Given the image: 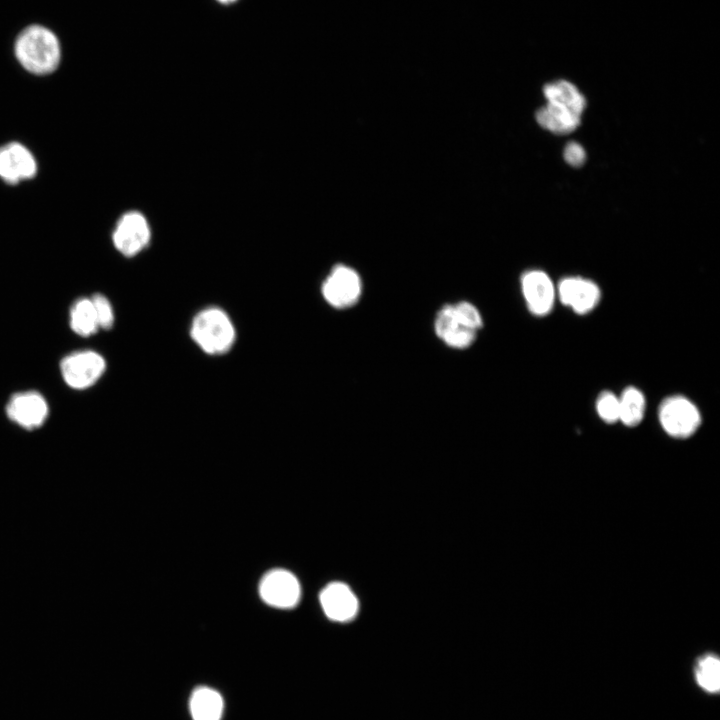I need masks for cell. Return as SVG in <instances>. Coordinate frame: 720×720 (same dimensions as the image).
<instances>
[{
	"mask_svg": "<svg viewBox=\"0 0 720 720\" xmlns=\"http://www.w3.org/2000/svg\"><path fill=\"white\" fill-rule=\"evenodd\" d=\"M482 327L483 319L479 310L466 301L443 306L434 321L437 337L455 349L471 346Z\"/></svg>",
	"mask_w": 720,
	"mask_h": 720,
	"instance_id": "6da1fadb",
	"label": "cell"
},
{
	"mask_svg": "<svg viewBox=\"0 0 720 720\" xmlns=\"http://www.w3.org/2000/svg\"><path fill=\"white\" fill-rule=\"evenodd\" d=\"M15 54L29 72L45 75L53 72L60 61V46L47 28L33 25L22 31L15 43Z\"/></svg>",
	"mask_w": 720,
	"mask_h": 720,
	"instance_id": "7a4b0ae2",
	"label": "cell"
},
{
	"mask_svg": "<svg viewBox=\"0 0 720 720\" xmlns=\"http://www.w3.org/2000/svg\"><path fill=\"white\" fill-rule=\"evenodd\" d=\"M190 336L203 352L217 356L227 353L233 347L236 330L223 309L207 307L194 316Z\"/></svg>",
	"mask_w": 720,
	"mask_h": 720,
	"instance_id": "3957f363",
	"label": "cell"
},
{
	"mask_svg": "<svg viewBox=\"0 0 720 720\" xmlns=\"http://www.w3.org/2000/svg\"><path fill=\"white\" fill-rule=\"evenodd\" d=\"M658 420L665 433L675 439L691 437L702 423L697 406L682 395H671L662 400Z\"/></svg>",
	"mask_w": 720,
	"mask_h": 720,
	"instance_id": "277c9868",
	"label": "cell"
},
{
	"mask_svg": "<svg viewBox=\"0 0 720 720\" xmlns=\"http://www.w3.org/2000/svg\"><path fill=\"white\" fill-rule=\"evenodd\" d=\"M106 361L95 351L73 352L64 357L60 371L65 383L73 389L83 390L94 385L103 375Z\"/></svg>",
	"mask_w": 720,
	"mask_h": 720,
	"instance_id": "5b68a950",
	"label": "cell"
},
{
	"mask_svg": "<svg viewBox=\"0 0 720 720\" xmlns=\"http://www.w3.org/2000/svg\"><path fill=\"white\" fill-rule=\"evenodd\" d=\"M321 292L325 301L336 309L355 305L362 293L360 276L352 268L337 265L322 284Z\"/></svg>",
	"mask_w": 720,
	"mask_h": 720,
	"instance_id": "8992f818",
	"label": "cell"
},
{
	"mask_svg": "<svg viewBox=\"0 0 720 720\" xmlns=\"http://www.w3.org/2000/svg\"><path fill=\"white\" fill-rule=\"evenodd\" d=\"M259 594L262 600L276 608L294 607L301 594L297 578L285 569H273L260 581Z\"/></svg>",
	"mask_w": 720,
	"mask_h": 720,
	"instance_id": "52a82bcc",
	"label": "cell"
},
{
	"mask_svg": "<svg viewBox=\"0 0 720 720\" xmlns=\"http://www.w3.org/2000/svg\"><path fill=\"white\" fill-rule=\"evenodd\" d=\"M556 295L563 305L580 315L592 312L601 300L599 286L580 276L561 279L556 287Z\"/></svg>",
	"mask_w": 720,
	"mask_h": 720,
	"instance_id": "ba28073f",
	"label": "cell"
},
{
	"mask_svg": "<svg viewBox=\"0 0 720 720\" xmlns=\"http://www.w3.org/2000/svg\"><path fill=\"white\" fill-rule=\"evenodd\" d=\"M150 236L146 218L137 211H129L117 222L112 239L115 248L124 256L130 257L148 245Z\"/></svg>",
	"mask_w": 720,
	"mask_h": 720,
	"instance_id": "9c48e42d",
	"label": "cell"
},
{
	"mask_svg": "<svg viewBox=\"0 0 720 720\" xmlns=\"http://www.w3.org/2000/svg\"><path fill=\"white\" fill-rule=\"evenodd\" d=\"M522 294L530 313L545 317L554 306L556 287L548 274L542 270H528L521 276Z\"/></svg>",
	"mask_w": 720,
	"mask_h": 720,
	"instance_id": "30bf717a",
	"label": "cell"
},
{
	"mask_svg": "<svg viewBox=\"0 0 720 720\" xmlns=\"http://www.w3.org/2000/svg\"><path fill=\"white\" fill-rule=\"evenodd\" d=\"M11 421L26 430L39 428L46 421L49 407L38 392L26 391L14 394L6 406Z\"/></svg>",
	"mask_w": 720,
	"mask_h": 720,
	"instance_id": "8fae6325",
	"label": "cell"
},
{
	"mask_svg": "<svg viewBox=\"0 0 720 720\" xmlns=\"http://www.w3.org/2000/svg\"><path fill=\"white\" fill-rule=\"evenodd\" d=\"M37 172V163L31 151L18 142L0 147V178L8 184L31 179Z\"/></svg>",
	"mask_w": 720,
	"mask_h": 720,
	"instance_id": "7c38bea8",
	"label": "cell"
},
{
	"mask_svg": "<svg viewBox=\"0 0 720 720\" xmlns=\"http://www.w3.org/2000/svg\"><path fill=\"white\" fill-rule=\"evenodd\" d=\"M320 604L325 615L338 622H346L354 618L359 607L353 591L341 582L330 583L321 591Z\"/></svg>",
	"mask_w": 720,
	"mask_h": 720,
	"instance_id": "4fadbf2b",
	"label": "cell"
},
{
	"mask_svg": "<svg viewBox=\"0 0 720 720\" xmlns=\"http://www.w3.org/2000/svg\"><path fill=\"white\" fill-rule=\"evenodd\" d=\"M536 121L544 129L555 134H568L581 123L582 115L555 103L547 104L536 111Z\"/></svg>",
	"mask_w": 720,
	"mask_h": 720,
	"instance_id": "5bb4252c",
	"label": "cell"
},
{
	"mask_svg": "<svg viewBox=\"0 0 720 720\" xmlns=\"http://www.w3.org/2000/svg\"><path fill=\"white\" fill-rule=\"evenodd\" d=\"M193 720H220L224 710L222 696L210 687L196 688L189 700Z\"/></svg>",
	"mask_w": 720,
	"mask_h": 720,
	"instance_id": "9a60e30c",
	"label": "cell"
},
{
	"mask_svg": "<svg viewBox=\"0 0 720 720\" xmlns=\"http://www.w3.org/2000/svg\"><path fill=\"white\" fill-rule=\"evenodd\" d=\"M543 93L547 102L563 105L582 115L586 99L580 90L568 80H556L544 85Z\"/></svg>",
	"mask_w": 720,
	"mask_h": 720,
	"instance_id": "2e32d148",
	"label": "cell"
},
{
	"mask_svg": "<svg viewBox=\"0 0 720 720\" xmlns=\"http://www.w3.org/2000/svg\"><path fill=\"white\" fill-rule=\"evenodd\" d=\"M619 398V422L627 427L639 425L645 415L646 399L634 386L626 387Z\"/></svg>",
	"mask_w": 720,
	"mask_h": 720,
	"instance_id": "e0dca14e",
	"label": "cell"
},
{
	"mask_svg": "<svg viewBox=\"0 0 720 720\" xmlns=\"http://www.w3.org/2000/svg\"><path fill=\"white\" fill-rule=\"evenodd\" d=\"M69 322L71 329L79 336L88 337L99 329L91 298H80L73 303Z\"/></svg>",
	"mask_w": 720,
	"mask_h": 720,
	"instance_id": "ac0fdd59",
	"label": "cell"
},
{
	"mask_svg": "<svg viewBox=\"0 0 720 720\" xmlns=\"http://www.w3.org/2000/svg\"><path fill=\"white\" fill-rule=\"evenodd\" d=\"M694 675L697 685L709 694L720 690V661L712 654L701 656L695 665Z\"/></svg>",
	"mask_w": 720,
	"mask_h": 720,
	"instance_id": "d6986e66",
	"label": "cell"
},
{
	"mask_svg": "<svg viewBox=\"0 0 720 720\" xmlns=\"http://www.w3.org/2000/svg\"><path fill=\"white\" fill-rule=\"evenodd\" d=\"M599 418L606 424L619 422V398L611 391H602L595 403Z\"/></svg>",
	"mask_w": 720,
	"mask_h": 720,
	"instance_id": "ffe728a7",
	"label": "cell"
},
{
	"mask_svg": "<svg viewBox=\"0 0 720 720\" xmlns=\"http://www.w3.org/2000/svg\"><path fill=\"white\" fill-rule=\"evenodd\" d=\"M99 329H109L113 326L115 317L112 304L102 294H95L91 297Z\"/></svg>",
	"mask_w": 720,
	"mask_h": 720,
	"instance_id": "44dd1931",
	"label": "cell"
},
{
	"mask_svg": "<svg viewBox=\"0 0 720 720\" xmlns=\"http://www.w3.org/2000/svg\"><path fill=\"white\" fill-rule=\"evenodd\" d=\"M563 157L570 166L580 167L586 160V152L581 144L569 142L564 148Z\"/></svg>",
	"mask_w": 720,
	"mask_h": 720,
	"instance_id": "7402d4cb",
	"label": "cell"
},
{
	"mask_svg": "<svg viewBox=\"0 0 720 720\" xmlns=\"http://www.w3.org/2000/svg\"><path fill=\"white\" fill-rule=\"evenodd\" d=\"M219 1H221V2H231V1H234V0H219Z\"/></svg>",
	"mask_w": 720,
	"mask_h": 720,
	"instance_id": "603a6c76",
	"label": "cell"
}]
</instances>
